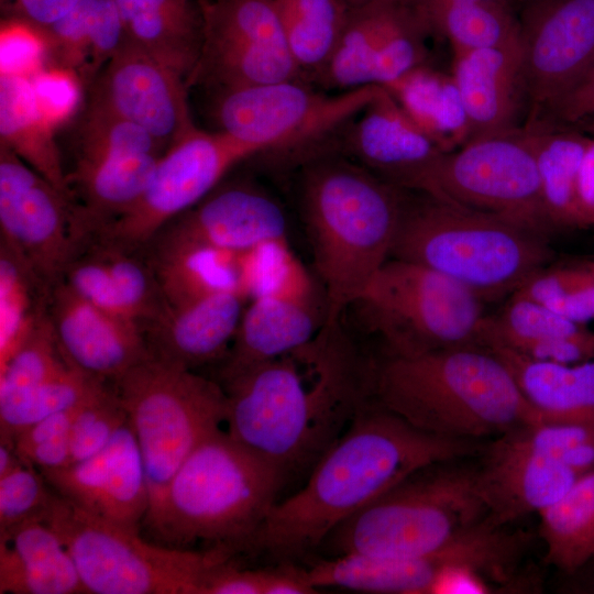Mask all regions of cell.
<instances>
[{"instance_id": "cell-1", "label": "cell", "mask_w": 594, "mask_h": 594, "mask_svg": "<svg viewBox=\"0 0 594 594\" xmlns=\"http://www.w3.org/2000/svg\"><path fill=\"white\" fill-rule=\"evenodd\" d=\"M333 329L221 384L226 430L284 485L309 475L373 397L374 363Z\"/></svg>"}, {"instance_id": "cell-2", "label": "cell", "mask_w": 594, "mask_h": 594, "mask_svg": "<svg viewBox=\"0 0 594 594\" xmlns=\"http://www.w3.org/2000/svg\"><path fill=\"white\" fill-rule=\"evenodd\" d=\"M484 446L421 431L372 397L316 463L306 484L276 502L245 553L284 561L305 558L319 550L340 522L414 471L479 457Z\"/></svg>"}, {"instance_id": "cell-3", "label": "cell", "mask_w": 594, "mask_h": 594, "mask_svg": "<svg viewBox=\"0 0 594 594\" xmlns=\"http://www.w3.org/2000/svg\"><path fill=\"white\" fill-rule=\"evenodd\" d=\"M302 160L300 205L332 328L391 257L407 191L332 146Z\"/></svg>"}, {"instance_id": "cell-4", "label": "cell", "mask_w": 594, "mask_h": 594, "mask_svg": "<svg viewBox=\"0 0 594 594\" xmlns=\"http://www.w3.org/2000/svg\"><path fill=\"white\" fill-rule=\"evenodd\" d=\"M373 398L421 431L476 440L541 419L505 363L466 345L374 363Z\"/></svg>"}, {"instance_id": "cell-5", "label": "cell", "mask_w": 594, "mask_h": 594, "mask_svg": "<svg viewBox=\"0 0 594 594\" xmlns=\"http://www.w3.org/2000/svg\"><path fill=\"white\" fill-rule=\"evenodd\" d=\"M279 474L222 427L205 438L169 482L142 535L175 549L245 550L276 504Z\"/></svg>"}, {"instance_id": "cell-6", "label": "cell", "mask_w": 594, "mask_h": 594, "mask_svg": "<svg viewBox=\"0 0 594 594\" xmlns=\"http://www.w3.org/2000/svg\"><path fill=\"white\" fill-rule=\"evenodd\" d=\"M407 191L391 257L439 272L483 301L513 295L546 267L547 235L504 216Z\"/></svg>"}, {"instance_id": "cell-7", "label": "cell", "mask_w": 594, "mask_h": 594, "mask_svg": "<svg viewBox=\"0 0 594 594\" xmlns=\"http://www.w3.org/2000/svg\"><path fill=\"white\" fill-rule=\"evenodd\" d=\"M462 459L420 468L340 522L319 549L329 557L411 558L431 553L490 513L479 465Z\"/></svg>"}, {"instance_id": "cell-8", "label": "cell", "mask_w": 594, "mask_h": 594, "mask_svg": "<svg viewBox=\"0 0 594 594\" xmlns=\"http://www.w3.org/2000/svg\"><path fill=\"white\" fill-rule=\"evenodd\" d=\"M69 552L86 593L200 594L205 578L229 560L220 549L161 546L102 520L56 492L43 518Z\"/></svg>"}, {"instance_id": "cell-9", "label": "cell", "mask_w": 594, "mask_h": 594, "mask_svg": "<svg viewBox=\"0 0 594 594\" xmlns=\"http://www.w3.org/2000/svg\"><path fill=\"white\" fill-rule=\"evenodd\" d=\"M113 385L142 453L150 492L147 517L188 455L224 424L227 395L218 381L153 358Z\"/></svg>"}, {"instance_id": "cell-10", "label": "cell", "mask_w": 594, "mask_h": 594, "mask_svg": "<svg viewBox=\"0 0 594 594\" xmlns=\"http://www.w3.org/2000/svg\"><path fill=\"white\" fill-rule=\"evenodd\" d=\"M354 305L385 342L387 355L480 345L483 300L452 278L414 262L388 258Z\"/></svg>"}, {"instance_id": "cell-11", "label": "cell", "mask_w": 594, "mask_h": 594, "mask_svg": "<svg viewBox=\"0 0 594 594\" xmlns=\"http://www.w3.org/2000/svg\"><path fill=\"white\" fill-rule=\"evenodd\" d=\"M381 86L324 92L300 79L213 92L217 130L261 154L301 158L331 145Z\"/></svg>"}, {"instance_id": "cell-12", "label": "cell", "mask_w": 594, "mask_h": 594, "mask_svg": "<svg viewBox=\"0 0 594 594\" xmlns=\"http://www.w3.org/2000/svg\"><path fill=\"white\" fill-rule=\"evenodd\" d=\"M258 154L221 131L196 127L161 155L140 198L91 238L142 250L168 222L212 191L232 167Z\"/></svg>"}, {"instance_id": "cell-13", "label": "cell", "mask_w": 594, "mask_h": 594, "mask_svg": "<svg viewBox=\"0 0 594 594\" xmlns=\"http://www.w3.org/2000/svg\"><path fill=\"white\" fill-rule=\"evenodd\" d=\"M204 43L188 88L212 92L302 80L272 0H201Z\"/></svg>"}, {"instance_id": "cell-14", "label": "cell", "mask_w": 594, "mask_h": 594, "mask_svg": "<svg viewBox=\"0 0 594 594\" xmlns=\"http://www.w3.org/2000/svg\"><path fill=\"white\" fill-rule=\"evenodd\" d=\"M440 189L443 199L504 216L546 235L553 230L525 128L475 139L447 153Z\"/></svg>"}, {"instance_id": "cell-15", "label": "cell", "mask_w": 594, "mask_h": 594, "mask_svg": "<svg viewBox=\"0 0 594 594\" xmlns=\"http://www.w3.org/2000/svg\"><path fill=\"white\" fill-rule=\"evenodd\" d=\"M0 234V242L52 288L80 248L70 201L2 144Z\"/></svg>"}, {"instance_id": "cell-16", "label": "cell", "mask_w": 594, "mask_h": 594, "mask_svg": "<svg viewBox=\"0 0 594 594\" xmlns=\"http://www.w3.org/2000/svg\"><path fill=\"white\" fill-rule=\"evenodd\" d=\"M519 28L529 123L594 67V0H536Z\"/></svg>"}, {"instance_id": "cell-17", "label": "cell", "mask_w": 594, "mask_h": 594, "mask_svg": "<svg viewBox=\"0 0 594 594\" xmlns=\"http://www.w3.org/2000/svg\"><path fill=\"white\" fill-rule=\"evenodd\" d=\"M332 146L402 190L443 199L440 173L447 152L382 86Z\"/></svg>"}, {"instance_id": "cell-18", "label": "cell", "mask_w": 594, "mask_h": 594, "mask_svg": "<svg viewBox=\"0 0 594 594\" xmlns=\"http://www.w3.org/2000/svg\"><path fill=\"white\" fill-rule=\"evenodd\" d=\"M186 79L128 37L92 79L88 102L147 131L166 148L196 128Z\"/></svg>"}, {"instance_id": "cell-19", "label": "cell", "mask_w": 594, "mask_h": 594, "mask_svg": "<svg viewBox=\"0 0 594 594\" xmlns=\"http://www.w3.org/2000/svg\"><path fill=\"white\" fill-rule=\"evenodd\" d=\"M40 472L58 495L84 512L141 532L150 492L140 446L129 421L97 454Z\"/></svg>"}, {"instance_id": "cell-20", "label": "cell", "mask_w": 594, "mask_h": 594, "mask_svg": "<svg viewBox=\"0 0 594 594\" xmlns=\"http://www.w3.org/2000/svg\"><path fill=\"white\" fill-rule=\"evenodd\" d=\"M318 318L311 278L297 260L277 285L244 308L218 382L307 344L314 340Z\"/></svg>"}, {"instance_id": "cell-21", "label": "cell", "mask_w": 594, "mask_h": 594, "mask_svg": "<svg viewBox=\"0 0 594 594\" xmlns=\"http://www.w3.org/2000/svg\"><path fill=\"white\" fill-rule=\"evenodd\" d=\"M287 232L282 205L260 186L240 182L218 185L152 240L240 253L270 240L285 239Z\"/></svg>"}, {"instance_id": "cell-22", "label": "cell", "mask_w": 594, "mask_h": 594, "mask_svg": "<svg viewBox=\"0 0 594 594\" xmlns=\"http://www.w3.org/2000/svg\"><path fill=\"white\" fill-rule=\"evenodd\" d=\"M48 316L67 363L91 377L114 383L151 358L138 323L89 304L63 280L52 290Z\"/></svg>"}, {"instance_id": "cell-23", "label": "cell", "mask_w": 594, "mask_h": 594, "mask_svg": "<svg viewBox=\"0 0 594 594\" xmlns=\"http://www.w3.org/2000/svg\"><path fill=\"white\" fill-rule=\"evenodd\" d=\"M479 457L480 484L490 509L487 518L499 527L539 514L581 476L509 432L485 443Z\"/></svg>"}, {"instance_id": "cell-24", "label": "cell", "mask_w": 594, "mask_h": 594, "mask_svg": "<svg viewBox=\"0 0 594 594\" xmlns=\"http://www.w3.org/2000/svg\"><path fill=\"white\" fill-rule=\"evenodd\" d=\"M246 299L221 292L180 306H169L142 326L150 356L196 371L222 363L238 331Z\"/></svg>"}, {"instance_id": "cell-25", "label": "cell", "mask_w": 594, "mask_h": 594, "mask_svg": "<svg viewBox=\"0 0 594 594\" xmlns=\"http://www.w3.org/2000/svg\"><path fill=\"white\" fill-rule=\"evenodd\" d=\"M452 78L464 109L468 141L518 129L526 106L520 40L454 54Z\"/></svg>"}, {"instance_id": "cell-26", "label": "cell", "mask_w": 594, "mask_h": 594, "mask_svg": "<svg viewBox=\"0 0 594 594\" xmlns=\"http://www.w3.org/2000/svg\"><path fill=\"white\" fill-rule=\"evenodd\" d=\"M480 345L504 348L539 362L575 364L594 359V331L551 309L510 296L496 316H484Z\"/></svg>"}, {"instance_id": "cell-27", "label": "cell", "mask_w": 594, "mask_h": 594, "mask_svg": "<svg viewBox=\"0 0 594 594\" xmlns=\"http://www.w3.org/2000/svg\"><path fill=\"white\" fill-rule=\"evenodd\" d=\"M86 593L75 563L43 520L0 530V594Z\"/></svg>"}, {"instance_id": "cell-28", "label": "cell", "mask_w": 594, "mask_h": 594, "mask_svg": "<svg viewBox=\"0 0 594 594\" xmlns=\"http://www.w3.org/2000/svg\"><path fill=\"white\" fill-rule=\"evenodd\" d=\"M161 155L76 161L68 175L76 233L86 242L142 195Z\"/></svg>"}, {"instance_id": "cell-29", "label": "cell", "mask_w": 594, "mask_h": 594, "mask_svg": "<svg viewBox=\"0 0 594 594\" xmlns=\"http://www.w3.org/2000/svg\"><path fill=\"white\" fill-rule=\"evenodd\" d=\"M0 144L52 184L72 204L68 175L54 138L52 120L33 81L3 68L0 75Z\"/></svg>"}, {"instance_id": "cell-30", "label": "cell", "mask_w": 594, "mask_h": 594, "mask_svg": "<svg viewBox=\"0 0 594 594\" xmlns=\"http://www.w3.org/2000/svg\"><path fill=\"white\" fill-rule=\"evenodd\" d=\"M113 1L121 14L127 37L187 81L204 43L200 1Z\"/></svg>"}, {"instance_id": "cell-31", "label": "cell", "mask_w": 594, "mask_h": 594, "mask_svg": "<svg viewBox=\"0 0 594 594\" xmlns=\"http://www.w3.org/2000/svg\"><path fill=\"white\" fill-rule=\"evenodd\" d=\"M507 366L541 419L594 421V359L575 364L539 362L488 348Z\"/></svg>"}, {"instance_id": "cell-32", "label": "cell", "mask_w": 594, "mask_h": 594, "mask_svg": "<svg viewBox=\"0 0 594 594\" xmlns=\"http://www.w3.org/2000/svg\"><path fill=\"white\" fill-rule=\"evenodd\" d=\"M143 250L169 306L221 292L239 293L240 253L161 240H152Z\"/></svg>"}, {"instance_id": "cell-33", "label": "cell", "mask_w": 594, "mask_h": 594, "mask_svg": "<svg viewBox=\"0 0 594 594\" xmlns=\"http://www.w3.org/2000/svg\"><path fill=\"white\" fill-rule=\"evenodd\" d=\"M408 4L400 0H370L351 8L338 46L314 86L345 91L373 85L376 58Z\"/></svg>"}, {"instance_id": "cell-34", "label": "cell", "mask_w": 594, "mask_h": 594, "mask_svg": "<svg viewBox=\"0 0 594 594\" xmlns=\"http://www.w3.org/2000/svg\"><path fill=\"white\" fill-rule=\"evenodd\" d=\"M529 132L542 201L554 229H584L576 200V182L591 138L570 127H525Z\"/></svg>"}, {"instance_id": "cell-35", "label": "cell", "mask_w": 594, "mask_h": 594, "mask_svg": "<svg viewBox=\"0 0 594 594\" xmlns=\"http://www.w3.org/2000/svg\"><path fill=\"white\" fill-rule=\"evenodd\" d=\"M289 53L304 81L314 85L348 22L345 0H272Z\"/></svg>"}, {"instance_id": "cell-36", "label": "cell", "mask_w": 594, "mask_h": 594, "mask_svg": "<svg viewBox=\"0 0 594 594\" xmlns=\"http://www.w3.org/2000/svg\"><path fill=\"white\" fill-rule=\"evenodd\" d=\"M384 88L447 153L466 143V118L452 76L422 65Z\"/></svg>"}, {"instance_id": "cell-37", "label": "cell", "mask_w": 594, "mask_h": 594, "mask_svg": "<svg viewBox=\"0 0 594 594\" xmlns=\"http://www.w3.org/2000/svg\"><path fill=\"white\" fill-rule=\"evenodd\" d=\"M544 562L572 574L594 558V471L539 513Z\"/></svg>"}, {"instance_id": "cell-38", "label": "cell", "mask_w": 594, "mask_h": 594, "mask_svg": "<svg viewBox=\"0 0 594 594\" xmlns=\"http://www.w3.org/2000/svg\"><path fill=\"white\" fill-rule=\"evenodd\" d=\"M53 288L0 242V367L48 314Z\"/></svg>"}, {"instance_id": "cell-39", "label": "cell", "mask_w": 594, "mask_h": 594, "mask_svg": "<svg viewBox=\"0 0 594 594\" xmlns=\"http://www.w3.org/2000/svg\"><path fill=\"white\" fill-rule=\"evenodd\" d=\"M425 22L430 31H438L450 41L454 54L503 47L520 40L519 22L501 0L452 6Z\"/></svg>"}, {"instance_id": "cell-40", "label": "cell", "mask_w": 594, "mask_h": 594, "mask_svg": "<svg viewBox=\"0 0 594 594\" xmlns=\"http://www.w3.org/2000/svg\"><path fill=\"white\" fill-rule=\"evenodd\" d=\"M103 382L74 367L61 375L0 403V443L12 446L14 438L31 425L69 409L96 391Z\"/></svg>"}, {"instance_id": "cell-41", "label": "cell", "mask_w": 594, "mask_h": 594, "mask_svg": "<svg viewBox=\"0 0 594 594\" xmlns=\"http://www.w3.org/2000/svg\"><path fill=\"white\" fill-rule=\"evenodd\" d=\"M82 245L88 246L103 263L123 302L141 328L167 307L143 249H128L100 238H90Z\"/></svg>"}, {"instance_id": "cell-42", "label": "cell", "mask_w": 594, "mask_h": 594, "mask_svg": "<svg viewBox=\"0 0 594 594\" xmlns=\"http://www.w3.org/2000/svg\"><path fill=\"white\" fill-rule=\"evenodd\" d=\"M166 147L138 124L87 101L76 129V161L162 155Z\"/></svg>"}, {"instance_id": "cell-43", "label": "cell", "mask_w": 594, "mask_h": 594, "mask_svg": "<svg viewBox=\"0 0 594 594\" xmlns=\"http://www.w3.org/2000/svg\"><path fill=\"white\" fill-rule=\"evenodd\" d=\"M540 304L580 324L594 320V262L538 271L513 295Z\"/></svg>"}, {"instance_id": "cell-44", "label": "cell", "mask_w": 594, "mask_h": 594, "mask_svg": "<svg viewBox=\"0 0 594 594\" xmlns=\"http://www.w3.org/2000/svg\"><path fill=\"white\" fill-rule=\"evenodd\" d=\"M70 367L47 314L0 367V403L32 389Z\"/></svg>"}, {"instance_id": "cell-45", "label": "cell", "mask_w": 594, "mask_h": 594, "mask_svg": "<svg viewBox=\"0 0 594 594\" xmlns=\"http://www.w3.org/2000/svg\"><path fill=\"white\" fill-rule=\"evenodd\" d=\"M508 432L581 475L594 471V421L540 419Z\"/></svg>"}, {"instance_id": "cell-46", "label": "cell", "mask_w": 594, "mask_h": 594, "mask_svg": "<svg viewBox=\"0 0 594 594\" xmlns=\"http://www.w3.org/2000/svg\"><path fill=\"white\" fill-rule=\"evenodd\" d=\"M128 421L127 410L113 383L103 384L76 409L69 433L70 463L100 452Z\"/></svg>"}, {"instance_id": "cell-47", "label": "cell", "mask_w": 594, "mask_h": 594, "mask_svg": "<svg viewBox=\"0 0 594 594\" xmlns=\"http://www.w3.org/2000/svg\"><path fill=\"white\" fill-rule=\"evenodd\" d=\"M55 491L33 465L0 476V530L29 520H43Z\"/></svg>"}, {"instance_id": "cell-48", "label": "cell", "mask_w": 594, "mask_h": 594, "mask_svg": "<svg viewBox=\"0 0 594 594\" xmlns=\"http://www.w3.org/2000/svg\"><path fill=\"white\" fill-rule=\"evenodd\" d=\"M63 282L97 308L138 323L123 302L106 266L88 246H80L66 267Z\"/></svg>"}, {"instance_id": "cell-49", "label": "cell", "mask_w": 594, "mask_h": 594, "mask_svg": "<svg viewBox=\"0 0 594 594\" xmlns=\"http://www.w3.org/2000/svg\"><path fill=\"white\" fill-rule=\"evenodd\" d=\"M594 117V67L564 94L551 101L526 127L574 125Z\"/></svg>"}, {"instance_id": "cell-50", "label": "cell", "mask_w": 594, "mask_h": 594, "mask_svg": "<svg viewBox=\"0 0 594 594\" xmlns=\"http://www.w3.org/2000/svg\"><path fill=\"white\" fill-rule=\"evenodd\" d=\"M263 569H243L229 559L209 571L200 594H263Z\"/></svg>"}, {"instance_id": "cell-51", "label": "cell", "mask_w": 594, "mask_h": 594, "mask_svg": "<svg viewBox=\"0 0 594 594\" xmlns=\"http://www.w3.org/2000/svg\"><path fill=\"white\" fill-rule=\"evenodd\" d=\"M80 0H8L16 21L33 32L43 31L66 15Z\"/></svg>"}, {"instance_id": "cell-52", "label": "cell", "mask_w": 594, "mask_h": 594, "mask_svg": "<svg viewBox=\"0 0 594 594\" xmlns=\"http://www.w3.org/2000/svg\"><path fill=\"white\" fill-rule=\"evenodd\" d=\"M263 594H311L317 593L306 579L302 566L283 564L274 568H263Z\"/></svg>"}, {"instance_id": "cell-53", "label": "cell", "mask_w": 594, "mask_h": 594, "mask_svg": "<svg viewBox=\"0 0 594 594\" xmlns=\"http://www.w3.org/2000/svg\"><path fill=\"white\" fill-rule=\"evenodd\" d=\"M578 174L576 200L584 229L594 228V133Z\"/></svg>"}, {"instance_id": "cell-54", "label": "cell", "mask_w": 594, "mask_h": 594, "mask_svg": "<svg viewBox=\"0 0 594 594\" xmlns=\"http://www.w3.org/2000/svg\"><path fill=\"white\" fill-rule=\"evenodd\" d=\"M479 1L485 0H413L411 4L415 7L422 20L426 21V19L446 8Z\"/></svg>"}, {"instance_id": "cell-55", "label": "cell", "mask_w": 594, "mask_h": 594, "mask_svg": "<svg viewBox=\"0 0 594 594\" xmlns=\"http://www.w3.org/2000/svg\"><path fill=\"white\" fill-rule=\"evenodd\" d=\"M24 463L12 446L0 444V476L8 474Z\"/></svg>"}, {"instance_id": "cell-56", "label": "cell", "mask_w": 594, "mask_h": 594, "mask_svg": "<svg viewBox=\"0 0 594 594\" xmlns=\"http://www.w3.org/2000/svg\"><path fill=\"white\" fill-rule=\"evenodd\" d=\"M570 127H574L581 131H586L591 134L594 133V117L592 118H588L586 120H583L574 125H570Z\"/></svg>"}, {"instance_id": "cell-57", "label": "cell", "mask_w": 594, "mask_h": 594, "mask_svg": "<svg viewBox=\"0 0 594 594\" xmlns=\"http://www.w3.org/2000/svg\"><path fill=\"white\" fill-rule=\"evenodd\" d=\"M351 8H355L366 3L370 0H345Z\"/></svg>"}, {"instance_id": "cell-58", "label": "cell", "mask_w": 594, "mask_h": 594, "mask_svg": "<svg viewBox=\"0 0 594 594\" xmlns=\"http://www.w3.org/2000/svg\"><path fill=\"white\" fill-rule=\"evenodd\" d=\"M199 1H201V0H199Z\"/></svg>"}]
</instances>
